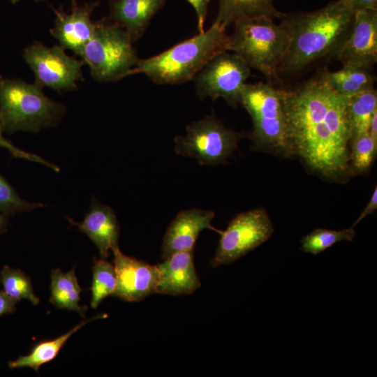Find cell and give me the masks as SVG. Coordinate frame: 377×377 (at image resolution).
Listing matches in <instances>:
<instances>
[{
  "instance_id": "obj_33",
  "label": "cell",
  "mask_w": 377,
  "mask_h": 377,
  "mask_svg": "<svg viewBox=\"0 0 377 377\" xmlns=\"http://www.w3.org/2000/svg\"><path fill=\"white\" fill-rule=\"evenodd\" d=\"M347 3L354 12L368 8H377V0H342Z\"/></svg>"
},
{
  "instance_id": "obj_6",
  "label": "cell",
  "mask_w": 377,
  "mask_h": 377,
  "mask_svg": "<svg viewBox=\"0 0 377 377\" xmlns=\"http://www.w3.org/2000/svg\"><path fill=\"white\" fill-rule=\"evenodd\" d=\"M127 32L110 20L95 23L93 35L81 57L99 82L117 81L128 76L140 59Z\"/></svg>"
},
{
  "instance_id": "obj_4",
  "label": "cell",
  "mask_w": 377,
  "mask_h": 377,
  "mask_svg": "<svg viewBox=\"0 0 377 377\" xmlns=\"http://www.w3.org/2000/svg\"><path fill=\"white\" fill-rule=\"evenodd\" d=\"M233 23L228 51L238 54L250 68L265 76L278 78L289 43L286 27L269 16L244 17Z\"/></svg>"
},
{
  "instance_id": "obj_22",
  "label": "cell",
  "mask_w": 377,
  "mask_h": 377,
  "mask_svg": "<svg viewBox=\"0 0 377 377\" xmlns=\"http://www.w3.org/2000/svg\"><path fill=\"white\" fill-rule=\"evenodd\" d=\"M323 73L332 88L347 98L374 88L375 76L367 68L343 66L339 71Z\"/></svg>"
},
{
  "instance_id": "obj_19",
  "label": "cell",
  "mask_w": 377,
  "mask_h": 377,
  "mask_svg": "<svg viewBox=\"0 0 377 377\" xmlns=\"http://www.w3.org/2000/svg\"><path fill=\"white\" fill-rule=\"evenodd\" d=\"M107 315L105 314L96 315L93 318L82 321L68 332L56 339L41 341L36 343L28 355L20 356L17 359L10 361L8 364V367L11 369L31 368L35 371H38L41 365L55 359L61 348L74 333L87 323L97 318H104Z\"/></svg>"
},
{
  "instance_id": "obj_11",
  "label": "cell",
  "mask_w": 377,
  "mask_h": 377,
  "mask_svg": "<svg viewBox=\"0 0 377 377\" xmlns=\"http://www.w3.org/2000/svg\"><path fill=\"white\" fill-rule=\"evenodd\" d=\"M24 58L34 73L35 83L41 88L75 89L82 77L84 61L68 56L61 45L48 47L36 42L24 50Z\"/></svg>"
},
{
  "instance_id": "obj_8",
  "label": "cell",
  "mask_w": 377,
  "mask_h": 377,
  "mask_svg": "<svg viewBox=\"0 0 377 377\" xmlns=\"http://www.w3.org/2000/svg\"><path fill=\"white\" fill-rule=\"evenodd\" d=\"M238 135L213 116L194 121L186 134L175 139V151L182 156L195 157L202 165H216L235 149Z\"/></svg>"
},
{
  "instance_id": "obj_32",
  "label": "cell",
  "mask_w": 377,
  "mask_h": 377,
  "mask_svg": "<svg viewBox=\"0 0 377 377\" xmlns=\"http://www.w3.org/2000/svg\"><path fill=\"white\" fill-rule=\"evenodd\" d=\"M376 208H377V187L376 186L368 204L367 205L364 210L362 212V213L360 214L357 220L355 221L354 224L353 225V227L356 226L357 223H359L367 216L374 212Z\"/></svg>"
},
{
  "instance_id": "obj_36",
  "label": "cell",
  "mask_w": 377,
  "mask_h": 377,
  "mask_svg": "<svg viewBox=\"0 0 377 377\" xmlns=\"http://www.w3.org/2000/svg\"><path fill=\"white\" fill-rule=\"evenodd\" d=\"M73 7H75L77 6L76 4V0H71Z\"/></svg>"
},
{
  "instance_id": "obj_12",
  "label": "cell",
  "mask_w": 377,
  "mask_h": 377,
  "mask_svg": "<svg viewBox=\"0 0 377 377\" xmlns=\"http://www.w3.org/2000/svg\"><path fill=\"white\" fill-rule=\"evenodd\" d=\"M333 56L343 66L370 68L377 61V8L354 12L351 27Z\"/></svg>"
},
{
  "instance_id": "obj_13",
  "label": "cell",
  "mask_w": 377,
  "mask_h": 377,
  "mask_svg": "<svg viewBox=\"0 0 377 377\" xmlns=\"http://www.w3.org/2000/svg\"><path fill=\"white\" fill-rule=\"evenodd\" d=\"M114 266L117 276L116 290L112 295L126 302H138L156 293L159 273L156 265L124 255L114 248Z\"/></svg>"
},
{
  "instance_id": "obj_30",
  "label": "cell",
  "mask_w": 377,
  "mask_h": 377,
  "mask_svg": "<svg viewBox=\"0 0 377 377\" xmlns=\"http://www.w3.org/2000/svg\"><path fill=\"white\" fill-rule=\"evenodd\" d=\"M193 7L198 21V29L199 33L203 32L204 23L206 20L207 6L209 0H186Z\"/></svg>"
},
{
  "instance_id": "obj_1",
  "label": "cell",
  "mask_w": 377,
  "mask_h": 377,
  "mask_svg": "<svg viewBox=\"0 0 377 377\" xmlns=\"http://www.w3.org/2000/svg\"><path fill=\"white\" fill-rule=\"evenodd\" d=\"M281 96L292 154L329 178L346 175L351 139L348 98L332 88L324 73L295 89H281Z\"/></svg>"
},
{
  "instance_id": "obj_35",
  "label": "cell",
  "mask_w": 377,
  "mask_h": 377,
  "mask_svg": "<svg viewBox=\"0 0 377 377\" xmlns=\"http://www.w3.org/2000/svg\"><path fill=\"white\" fill-rule=\"evenodd\" d=\"M6 220L4 216L0 214V235L4 232L6 229Z\"/></svg>"
},
{
  "instance_id": "obj_21",
  "label": "cell",
  "mask_w": 377,
  "mask_h": 377,
  "mask_svg": "<svg viewBox=\"0 0 377 377\" xmlns=\"http://www.w3.org/2000/svg\"><path fill=\"white\" fill-rule=\"evenodd\" d=\"M50 302L57 308L74 311L82 318L87 310V306H80V288L73 267L67 273H63L60 269H54L51 272Z\"/></svg>"
},
{
  "instance_id": "obj_24",
  "label": "cell",
  "mask_w": 377,
  "mask_h": 377,
  "mask_svg": "<svg viewBox=\"0 0 377 377\" xmlns=\"http://www.w3.org/2000/svg\"><path fill=\"white\" fill-rule=\"evenodd\" d=\"M91 306L96 308L108 296L114 294L117 276L114 265L105 259L93 258Z\"/></svg>"
},
{
  "instance_id": "obj_17",
  "label": "cell",
  "mask_w": 377,
  "mask_h": 377,
  "mask_svg": "<svg viewBox=\"0 0 377 377\" xmlns=\"http://www.w3.org/2000/svg\"><path fill=\"white\" fill-rule=\"evenodd\" d=\"M67 219L95 244L101 258L106 259L109 251L118 246L119 226L110 207L94 201L81 223Z\"/></svg>"
},
{
  "instance_id": "obj_7",
  "label": "cell",
  "mask_w": 377,
  "mask_h": 377,
  "mask_svg": "<svg viewBox=\"0 0 377 377\" xmlns=\"http://www.w3.org/2000/svg\"><path fill=\"white\" fill-rule=\"evenodd\" d=\"M240 103L252 119L253 137L258 144L279 153L292 154L281 89L269 83H246L241 92Z\"/></svg>"
},
{
  "instance_id": "obj_10",
  "label": "cell",
  "mask_w": 377,
  "mask_h": 377,
  "mask_svg": "<svg viewBox=\"0 0 377 377\" xmlns=\"http://www.w3.org/2000/svg\"><path fill=\"white\" fill-rule=\"evenodd\" d=\"M251 75V68L242 58L224 51L209 60L193 80L200 98H222L235 105L240 103L242 88Z\"/></svg>"
},
{
  "instance_id": "obj_18",
  "label": "cell",
  "mask_w": 377,
  "mask_h": 377,
  "mask_svg": "<svg viewBox=\"0 0 377 377\" xmlns=\"http://www.w3.org/2000/svg\"><path fill=\"white\" fill-rule=\"evenodd\" d=\"M166 0H112L110 20L122 27L133 42L144 34Z\"/></svg>"
},
{
  "instance_id": "obj_15",
  "label": "cell",
  "mask_w": 377,
  "mask_h": 377,
  "mask_svg": "<svg viewBox=\"0 0 377 377\" xmlns=\"http://www.w3.org/2000/svg\"><path fill=\"white\" fill-rule=\"evenodd\" d=\"M159 273L156 293L189 295L200 286L194 263V249L177 251L156 265Z\"/></svg>"
},
{
  "instance_id": "obj_3",
  "label": "cell",
  "mask_w": 377,
  "mask_h": 377,
  "mask_svg": "<svg viewBox=\"0 0 377 377\" xmlns=\"http://www.w3.org/2000/svg\"><path fill=\"white\" fill-rule=\"evenodd\" d=\"M226 27L214 23L207 30L154 57L139 59L128 75L143 73L159 84H179L193 80L218 54L228 51Z\"/></svg>"
},
{
  "instance_id": "obj_26",
  "label": "cell",
  "mask_w": 377,
  "mask_h": 377,
  "mask_svg": "<svg viewBox=\"0 0 377 377\" xmlns=\"http://www.w3.org/2000/svg\"><path fill=\"white\" fill-rule=\"evenodd\" d=\"M355 236L353 226L341 230L317 228L302 238V249L306 253L317 255L337 242L353 241Z\"/></svg>"
},
{
  "instance_id": "obj_31",
  "label": "cell",
  "mask_w": 377,
  "mask_h": 377,
  "mask_svg": "<svg viewBox=\"0 0 377 377\" xmlns=\"http://www.w3.org/2000/svg\"><path fill=\"white\" fill-rule=\"evenodd\" d=\"M17 302V300L8 296L3 290L0 291V316L14 313Z\"/></svg>"
},
{
  "instance_id": "obj_34",
  "label": "cell",
  "mask_w": 377,
  "mask_h": 377,
  "mask_svg": "<svg viewBox=\"0 0 377 377\" xmlns=\"http://www.w3.org/2000/svg\"><path fill=\"white\" fill-rule=\"evenodd\" d=\"M367 133L376 141H377V110L373 114Z\"/></svg>"
},
{
  "instance_id": "obj_20",
  "label": "cell",
  "mask_w": 377,
  "mask_h": 377,
  "mask_svg": "<svg viewBox=\"0 0 377 377\" xmlns=\"http://www.w3.org/2000/svg\"><path fill=\"white\" fill-rule=\"evenodd\" d=\"M284 15L276 9L274 0H219L214 23L226 28L240 17L269 16L281 19Z\"/></svg>"
},
{
  "instance_id": "obj_16",
  "label": "cell",
  "mask_w": 377,
  "mask_h": 377,
  "mask_svg": "<svg viewBox=\"0 0 377 377\" xmlns=\"http://www.w3.org/2000/svg\"><path fill=\"white\" fill-rule=\"evenodd\" d=\"M98 3L96 1L76 6L73 7L71 13H66L61 9L54 10L57 16L55 26L50 32L61 46L81 56L94 31L95 23L91 22L90 16Z\"/></svg>"
},
{
  "instance_id": "obj_5",
  "label": "cell",
  "mask_w": 377,
  "mask_h": 377,
  "mask_svg": "<svg viewBox=\"0 0 377 377\" xmlns=\"http://www.w3.org/2000/svg\"><path fill=\"white\" fill-rule=\"evenodd\" d=\"M64 110L62 105L46 97L37 84L0 75V121L3 131L38 132L52 126Z\"/></svg>"
},
{
  "instance_id": "obj_25",
  "label": "cell",
  "mask_w": 377,
  "mask_h": 377,
  "mask_svg": "<svg viewBox=\"0 0 377 377\" xmlns=\"http://www.w3.org/2000/svg\"><path fill=\"white\" fill-rule=\"evenodd\" d=\"M0 283L3 291L11 298L17 300H28L32 304L37 305L40 300L34 293L29 277L19 269L5 265L0 272Z\"/></svg>"
},
{
  "instance_id": "obj_37",
  "label": "cell",
  "mask_w": 377,
  "mask_h": 377,
  "mask_svg": "<svg viewBox=\"0 0 377 377\" xmlns=\"http://www.w3.org/2000/svg\"><path fill=\"white\" fill-rule=\"evenodd\" d=\"M13 3H17V1H19L20 0H10Z\"/></svg>"
},
{
  "instance_id": "obj_27",
  "label": "cell",
  "mask_w": 377,
  "mask_h": 377,
  "mask_svg": "<svg viewBox=\"0 0 377 377\" xmlns=\"http://www.w3.org/2000/svg\"><path fill=\"white\" fill-rule=\"evenodd\" d=\"M352 151L350 154L353 168L356 171L364 172L371 165L377 151V141L368 133L351 138Z\"/></svg>"
},
{
  "instance_id": "obj_29",
  "label": "cell",
  "mask_w": 377,
  "mask_h": 377,
  "mask_svg": "<svg viewBox=\"0 0 377 377\" xmlns=\"http://www.w3.org/2000/svg\"><path fill=\"white\" fill-rule=\"evenodd\" d=\"M3 131V128L0 121V147L6 148L8 151H9L12 154L13 156L16 158H25L28 161L43 164L45 166L54 170L56 172H58L59 170V168L57 166L47 162V161L43 159L40 156L35 154H29L28 152L24 151L17 148L10 141L7 140L6 139L3 138L2 135Z\"/></svg>"
},
{
  "instance_id": "obj_23",
  "label": "cell",
  "mask_w": 377,
  "mask_h": 377,
  "mask_svg": "<svg viewBox=\"0 0 377 377\" xmlns=\"http://www.w3.org/2000/svg\"><path fill=\"white\" fill-rule=\"evenodd\" d=\"M348 109L351 138L367 133L371 117L377 110L376 90L373 88L348 98Z\"/></svg>"
},
{
  "instance_id": "obj_28",
  "label": "cell",
  "mask_w": 377,
  "mask_h": 377,
  "mask_svg": "<svg viewBox=\"0 0 377 377\" xmlns=\"http://www.w3.org/2000/svg\"><path fill=\"white\" fill-rule=\"evenodd\" d=\"M43 206L40 203H31L22 199L10 184L0 175V212L14 214L31 210Z\"/></svg>"
},
{
  "instance_id": "obj_9",
  "label": "cell",
  "mask_w": 377,
  "mask_h": 377,
  "mask_svg": "<svg viewBox=\"0 0 377 377\" xmlns=\"http://www.w3.org/2000/svg\"><path fill=\"white\" fill-rule=\"evenodd\" d=\"M273 232L272 223L263 208L237 214L221 232L211 266L216 267L235 262L266 242Z\"/></svg>"
},
{
  "instance_id": "obj_2",
  "label": "cell",
  "mask_w": 377,
  "mask_h": 377,
  "mask_svg": "<svg viewBox=\"0 0 377 377\" xmlns=\"http://www.w3.org/2000/svg\"><path fill=\"white\" fill-rule=\"evenodd\" d=\"M354 11L342 0L313 12L285 14L281 23L289 34L280 73H297L311 63L333 55L347 35Z\"/></svg>"
},
{
  "instance_id": "obj_14",
  "label": "cell",
  "mask_w": 377,
  "mask_h": 377,
  "mask_svg": "<svg viewBox=\"0 0 377 377\" xmlns=\"http://www.w3.org/2000/svg\"><path fill=\"white\" fill-rule=\"evenodd\" d=\"M214 213L212 211L193 208L180 212L168 228L162 243V258L172 253L194 249L200 233L205 229L219 232L212 226Z\"/></svg>"
}]
</instances>
